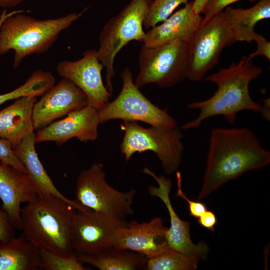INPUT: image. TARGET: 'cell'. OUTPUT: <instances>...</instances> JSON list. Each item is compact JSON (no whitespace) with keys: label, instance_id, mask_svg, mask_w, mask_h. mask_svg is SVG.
<instances>
[{"label":"cell","instance_id":"obj_1","mask_svg":"<svg viewBox=\"0 0 270 270\" xmlns=\"http://www.w3.org/2000/svg\"><path fill=\"white\" fill-rule=\"evenodd\" d=\"M270 162V152L246 128H213L203 182L198 200L210 196L226 182Z\"/></svg>","mask_w":270,"mask_h":270},{"label":"cell","instance_id":"obj_2","mask_svg":"<svg viewBox=\"0 0 270 270\" xmlns=\"http://www.w3.org/2000/svg\"><path fill=\"white\" fill-rule=\"evenodd\" d=\"M262 71V68L254 64L252 60L244 56L238 63H233L204 78L206 81L214 84L217 90L210 98L188 104V108L198 110L199 114L181 128H198L206 119L218 116H223L232 125L237 114L242 111L263 112V106L252 99L249 91L250 82L256 79Z\"/></svg>","mask_w":270,"mask_h":270},{"label":"cell","instance_id":"obj_3","mask_svg":"<svg viewBox=\"0 0 270 270\" xmlns=\"http://www.w3.org/2000/svg\"><path fill=\"white\" fill-rule=\"evenodd\" d=\"M76 210L56 196L38 194L21 208V230L40 248L65 256L74 255L72 226Z\"/></svg>","mask_w":270,"mask_h":270},{"label":"cell","instance_id":"obj_4","mask_svg":"<svg viewBox=\"0 0 270 270\" xmlns=\"http://www.w3.org/2000/svg\"><path fill=\"white\" fill-rule=\"evenodd\" d=\"M87 9L42 20L25 14L30 10H22L11 15L0 27V56L13 50V68H16L28 56L48 51L60 34L80 18Z\"/></svg>","mask_w":270,"mask_h":270},{"label":"cell","instance_id":"obj_5","mask_svg":"<svg viewBox=\"0 0 270 270\" xmlns=\"http://www.w3.org/2000/svg\"><path fill=\"white\" fill-rule=\"evenodd\" d=\"M153 0H132L118 14L110 18L99 36L98 60L106 68V88L112 94V78L115 76L114 58L130 42H144L143 24Z\"/></svg>","mask_w":270,"mask_h":270},{"label":"cell","instance_id":"obj_6","mask_svg":"<svg viewBox=\"0 0 270 270\" xmlns=\"http://www.w3.org/2000/svg\"><path fill=\"white\" fill-rule=\"evenodd\" d=\"M189 62L188 42L175 40L154 47L143 44L134 82L138 88L150 84L172 87L187 78Z\"/></svg>","mask_w":270,"mask_h":270},{"label":"cell","instance_id":"obj_7","mask_svg":"<svg viewBox=\"0 0 270 270\" xmlns=\"http://www.w3.org/2000/svg\"><path fill=\"white\" fill-rule=\"evenodd\" d=\"M120 128L124 136L120 149L126 161L136 152L151 151L158 158L166 174L178 170L184 149L183 134L178 126L166 130L144 128L136 122L124 121Z\"/></svg>","mask_w":270,"mask_h":270},{"label":"cell","instance_id":"obj_8","mask_svg":"<svg viewBox=\"0 0 270 270\" xmlns=\"http://www.w3.org/2000/svg\"><path fill=\"white\" fill-rule=\"evenodd\" d=\"M136 192L134 189L121 192L114 188L106 180L104 164L96 162L78 176L74 200L87 209L124 220L134 212Z\"/></svg>","mask_w":270,"mask_h":270},{"label":"cell","instance_id":"obj_9","mask_svg":"<svg viewBox=\"0 0 270 270\" xmlns=\"http://www.w3.org/2000/svg\"><path fill=\"white\" fill-rule=\"evenodd\" d=\"M122 86L118 96L98 110L100 123L119 119L126 122L140 121L160 129L174 128L176 120L164 110L152 104L140 90L128 68L121 74Z\"/></svg>","mask_w":270,"mask_h":270},{"label":"cell","instance_id":"obj_10","mask_svg":"<svg viewBox=\"0 0 270 270\" xmlns=\"http://www.w3.org/2000/svg\"><path fill=\"white\" fill-rule=\"evenodd\" d=\"M236 42L222 12L196 30L189 44V70L187 78L192 82L204 79L217 64L223 49Z\"/></svg>","mask_w":270,"mask_h":270},{"label":"cell","instance_id":"obj_11","mask_svg":"<svg viewBox=\"0 0 270 270\" xmlns=\"http://www.w3.org/2000/svg\"><path fill=\"white\" fill-rule=\"evenodd\" d=\"M124 220L92 210H76L72 226L76 254L96 252L112 246L117 230L128 226Z\"/></svg>","mask_w":270,"mask_h":270},{"label":"cell","instance_id":"obj_12","mask_svg":"<svg viewBox=\"0 0 270 270\" xmlns=\"http://www.w3.org/2000/svg\"><path fill=\"white\" fill-rule=\"evenodd\" d=\"M104 67L98 60L97 50L90 49L86 50L77 60L60 62L56 70L60 77L70 80L78 87L86 96L88 105L98 110L108 102L112 96L102 81Z\"/></svg>","mask_w":270,"mask_h":270},{"label":"cell","instance_id":"obj_13","mask_svg":"<svg viewBox=\"0 0 270 270\" xmlns=\"http://www.w3.org/2000/svg\"><path fill=\"white\" fill-rule=\"evenodd\" d=\"M88 105L84 92L72 81L62 78L34 104L32 110L34 128L42 129Z\"/></svg>","mask_w":270,"mask_h":270},{"label":"cell","instance_id":"obj_14","mask_svg":"<svg viewBox=\"0 0 270 270\" xmlns=\"http://www.w3.org/2000/svg\"><path fill=\"white\" fill-rule=\"evenodd\" d=\"M168 230L160 217L148 222L132 220L117 230L112 246L141 254L147 258H153L171 249L166 238Z\"/></svg>","mask_w":270,"mask_h":270},{"label":"cell","instance_id":"obj_15","mask_svg":"<svg viewBox=\"0 0 270 270\" xmlns=\"http://www.w3.org/2000/svg\"><path fill=\"white\" fill-rule=\"evenodd\" d=\"M100 124L98 110L88 105L38 130L35 141L54 142L62 146L73 138L84 142L94 140L98 136Z\"/></svg>","mask_w":270,"mask_h":270},{"label":"cell","instance_id":"obj_16","mask_svg":"<svg viewBox=\"0 0 270 270\" xmlns=\"http://www.w3.org/2000/svg\"><path fill=\"white\" fill-rule=\"evenodd\" d=\"M143 172L152 176L158 186H150L148 192L151 196L158 198L164 204L170 218V227L168 228L166 238L170 248L188 255H199L203 258L208 252V245L201 242L194 244L190 238L189 222L182 220L178 216L171 203L170 194L172 183L164 176H157L153 172L146 168Z\"/></svg>","mask_w":270,"mask_h":270},{"label":"cell","instance_id":"obj_17","mask_svg":"<svg viewBox=\"0 0 270 270\" xmlns=\"http://www.w3.org/2000/svg\"><path fill=\"white\" fill-rule=\"evenodd\" d=\"M38 195L26 174L0 162V199L2 208L18 230H21V207Z\"/></svg>","mask_w":270,"mask_h":270},{"label":"cell","instance_id":"obj_18","mask_svg":"<svg viewBox=\"0 0 270 270\" xmlns=\"http://www.w3.org/2000/svg\"><path fill=\"white\" fill-rule=\"evenodd\" d=\"M202 20L201 16L194 11L193 2H188L160 24L146 32L144 45L154 47L175 40L189 42Z\"/></svg>","mask_w":270,"mask_h":270},{"label":"cell","instance_id":"obj_19","mask_svg":"<svg viewBox=\"0 0 270 270\" xmlns=\"http://www.w3.org/2000/svg\"><path fill=\"white\" fill-rule=\"evenodd\" d=\"M35 134H28L14 148L16 156L23 164L26 173L38 195L51 194L70 204L77 210H88L75 200L64 196L54 186L40 161L36 150Z\"/></svg>","mask_w":270,"mask_h":270},{"label":"cell","instance_id":"obj_20","mask_svg":"<svg viewBox=\"0 0 270 270\" xmlns=\"http://www.w3.org/2000/svg\"><path fill=\"white\" fill-rule=\"evenodd\" d=\"M36 101V96H23L0 110V138L10 141L13 149L34 130L32 110Z\"/></svg>","mask_w":270,"mask_h":270},{"label":"cell","instance_id":"obj_21","mask_svg":"<svg viewBox=\"0 0 270 270\" xmlns=\"http://www.w3.org/2000/svg\"><path fill=\"white\" fill-rule=\"evenodd\" d=\"M76 255L84 264H88L100 270H146L147 258L146 256L113 246L94 253L76 254Z\"/></svg>","mask_w":270,"mask_h":270},{"label":"cell","instance_id":"obj_22","mask_svg":"<svg viewBox=\"0 0 270 270\" xmlns=\"http://www.w3.org/2000/svg\"><path fill=\"white\" fill-rule=\"evenodd\" d=\"M39 252L23 234L0 242V270H39Z\"/></svg>","mask_w":270,"mask_h":270},{"label":"cell","instance_id":"obj_23","mask_svg":"<svg viewBox=\"0 0 270 270\" xmlns=\"http://www.w3.org/2000/svg\"><path fill=\"white\" fill-rule=\"evenodd\" d=\"M224 12L236 42H250L258 34L254 28L256 24L270 18V0H259L247 9L228 6Z\"/></svg>","mask_w":270,"mask_h":270},{"label":"cell","instance_id":"obj_24","mask_svg":"<svg viewBox=\"0 0 270 270\" xmlns=\"http://www.w3.org/2000/svg\"><path fill=\"white\" fill-rule=\"evenodd\" d=\"M55 81L50 72L36 70L22 84L12 91L0 94V105L23 96H42L54 84Z\"/></svg>","mask_w":270,"mask_h":270},{"label":"cell","instance_id":"obj_25","mask_svg":"<svg viewBox=\"0 0 270 270\" xmlns=\"http://www.w3.org/2000/svg\"><path fill=\"white\" fill-rule=\"evenodd\" d=\"M202 257L190 256L169 249L156 256L147 258L148 270H194Z\"/></svg>","mask_w":270,"mask_h":270},{"label":"cell","instance_id":"obj_26","mask_svg":"<svg viewBox=\"0 0 270 270\" xmlns=\"http://www.w3.org/2000/svg\"><path fill=\"white\" fill-rule=\"evenodd\" d=\"M76 255L65 256L46 250L40 248L39 270H86Z\"/></svg>","mask_w":270,"mask_h":270},{"label":"cell","instance_id":"obj_27","mask_svg":"<svg viewBox=\"0 0 270 270\" xmlns=\"http://www.w3.org/2000/svg\"><path fill=\"white\" fill-rule=\"evenodd\" d=\"M188 0H153L144 22L143 26L149 29L168 18L180 4Z\"/></svg>","mask_w":270,"mask_h":270},{"label":"cell","instance_id":"obj_28","mask_svg":"<svg viewBox=\"0 0 270 270\" xmlns=\"http://www.w3.org/2000/svg\"><path fill=\"white\" fill-rule=\"evenodd\" d=\"M0 162L10 166L26 174L25 167L15 154L10 142L1 138H0Z\"/></svg>","mask_w":270,"mask_h":270},{"label":"cell","instance_id":"obj_29","mask_svg":"<svg viewBox=\"0 0 270 270\" xmlns=\"http://www.w3.org/2000/svg\"><path fill=\"white\" fill-rule=\"evenodd\" d=\"M240 0H208L204 6L202 13L204 15L201 24L208 21L213 16L222 12L224 8L230 4ZM256 1L259 0H248Z\"/></svg>","mask_w":270,"mask_h":270},{"label":"cell","instance_id":"obj_30","mask_svg":"<svg viewBox=\"0 0 270 270\" xmlns=\"http://www.w3.org/2000/svg\"><path fill=\"white\" fill-rule=\"evenodd\" d=\"M176 178L178 188L176 196L182 198L188 202L190 214L192 216L198 218L207 210L206 205L199 201L190 200L182 192V180L180 172H176Z\"/></svg>","mask_w":270,"mask_h":270},{"label":"cell","instance_id":"obj_31","mask_svg":"<svg viewBox=\"0 0 270 270\" xmlns=\"http://www.w3.org/2000/svg\"><path fill=\"white\" fill-rule=\"evenodd\" d=\"M16 229L7 213L0 210V242H6L14 238Z\"/></svg>","mask_w":270,"mask_h":270},{"label":"cell","instance_id":"obj_32","mask_svg":"<svg viewBox=\"0 0 270 270\" xmlns=\"http://www.w3.org/2000/svg\"><path fill=\"white\" fill-rule=\"evenodd\" d=\"M254 41L256 42L258 44L256 50L252 52L248 56L250 60L258 56H262L270 60V42H268L262 35L258 34L254 38Z\"/></svg>","mask_w":270,"mask_h":270},{"label":"cell","instance_id":"obj_33","mask_svg":"<svg viewBox=\"0 0 270 270\" xmlns=\"http://www.w3.org/2000/svg\"><path fill=\"white\" fill-rule=\"evenodd\" d=\"M198 218V223L200 226L212 232L214 231L217 220L213 212L206 210Z\"/></svg>","mask_w":270,"mask_h":270},{"label":"cell","instance_id":"obj_34","mask_svg":"<svg viewBox=\"0 0 270 270\" xmlns=\"http://www.w3.org/2000/svg\"><path fill=\"white\" fill-rule=\"evenodd\" d=\"M25 0H0V8H13Z\"/></svg>","mask_w":270,"mask_h":270},{"label":"cell","instance_id":"obj_35","mask_svg":"<svg viewBox=\"0 0 270 270\" xmlns=\"http://www.w3.org/2000/svg\"><path fill=\"white\" fill-rule=\"evenodd\" d=\"M208 0H194L193 2V8L195 14H200Z\"/></svg>","mask_w":270,"mask_h":270},{"label":"cell","instance_id":"obj_36","mask_svg":"<svg viewBox=\"0 0 270 270\" xmlns=\"http://www.w3.org/2000/svg\"><path fill=\"white\" fill-rule=\"evenodd\" d=\"M21 10H14L10 12H8L6 10H4L0 14V29L2 22L7 18L14 14L18 12Z\"/></svg>","mask_w":270,"mask_h":270}]
</instances>
